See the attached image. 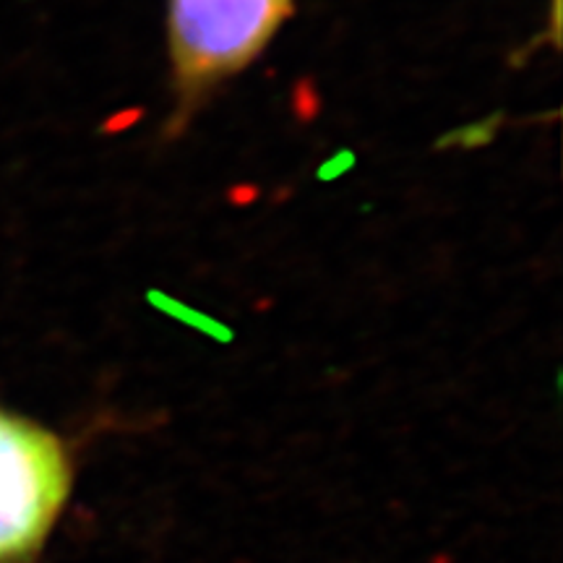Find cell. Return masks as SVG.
<instances>
[{"instance_id": "cell-1", "label": "cell", "mask_w": 563, "mask_h": 563, "mask_svg": "<svg viewBox=\"0 0 563 563\" xmlns=\"http://www.w3.org/2000/svg\"><path fill=\"white\" fill-rule=\"evenodd\" d=\"M290 13L292 0H170L167 37L183 115L256 60Z\"/></svg>"}, {"instance_id": "cell-2", "label": "cell", "mask_w": 563, "mask_h": 563, "mask_svg": "<svg viewBox=\"0 0 563 563\" xmlns=\"http://www.w3.org/2000/svg\"><path fill=\"white\" fill-rule=\"evenodd\" d=\"M68 456L45 428L0 410V563L37 553L66 504Z\"/></svg>"}]
</instances>
